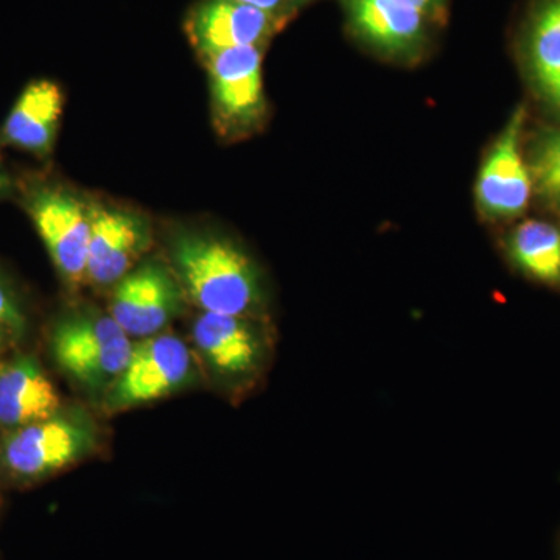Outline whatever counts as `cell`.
I'll return each instance as SVG.
<instances>
[{"instance_id":"obj_1","label":"cell","mask_w":560,"mask_h":560,"mask_svg":"<svg viewBox=\"0 0 560 560\" xmlns=\"http://www.w3.org/2000/svg\"><path fill=\"white\" fill-rule=\"evenodd\" d=\"M171 257L184 293L202 312L245 316L259 304L256 268L231 242L186 232L172 242Z\"/></svg>"},{"instance_id":"obj_2","label":"cell","mask_w":560,"mask_h":560,"mask_svg":"<svg viewBox=\"0 0 560 560\" xmlns=\"http://www.w3.org/2000/svg\"><path fill=\"white\" fill-rule=\"evenodd\" d=\"M131 338L113 316L81 312L61 319L51 352L62 371L91 393H108L132 352Z\"/></svg>"},{"instance_id":"obj_3","label":"cell","mask_w":560,"mask_h":560,"mask_svg":"<svg viewBox=\"0 0 560 560\" xmlns=\"http://www.w3.org/2000/svg\"><path fill=\"white\" fill-rule=\"evenodd\" d=\"M97 444V423L90 412L70 408L13 430L0 455L10 474L35 480L86 458Z\"/></svg>"},{"instance_id":"obj_4","label":"cell","mask_w":560,"mask_h":560,"mask_svg":"<svg viewBox=\"0 0 560 560\" xmlns=\"http://www.w3.org/2000/svg\"><path fill=\"white\" fill-rule=\"evenodd\" d=\"M194 359L186 342L171 334L143 338L132 346L130 360L106 393L109 411L128 410L164 399L189 385Z\"/></svg>"},{"instance_id":"obj_5","label":"cell","mask_w":560,"mask_h":560,"mask_svg":"<svg viewBox=\"0 0 560 560\" xmlns=\"http://www.w3.org/2000/svg\"><path fill=\"white\" fill-rule=\"evenodd\" d=\"M184 293L171 268L145 261L114 285L110 316L130 338L154 337L183 312Z\"/></svg>"},{"instance_id":"obj_6","label":"cell","mask_w":560,"mask_h":560,"mask_svg":"<svg viewBox=\"0 0 560 560\" xmlns=\"http://www.w3.org/2000/svg\"><path fill=\"white\" fill-rule=\"evenodd\" d=\"M25 208L62 278H86L91 215L83 202L60 187L40 186L27 195Z\"/></svg>"},{"instance_id":"obj_7","label":"cell","mask_w":560,"mask_h":560,"mask_svg":"<svg viewBox=\"0 0 560 560\" xmlns=\"http://www.w3.org/2000/svg\"><path fill=\"white\" fill-rule=\"evenodd\" d=\"M90 215L86 279L98 287L116 285L149 249V221L120 209L94 208Z\"/></svg>"},{"instance_id":"obj_8","label":"cell","mask_w":560,"mask_h":560,"mask_svg":"<svg viewBox=\"0 0 560 560\" xmlns=\"http://www.w3.org/2000/svg\"><path fill=\"white\" fill-rule=\"evenodd\" d=\"M278 25L276 14L242 0H201L190 11L187 35L201 57L215 51L259 47Z\"/></svg>"},{"instance_id":"obj_9","label":"cell","mask_w":560,"mask_h":560,"mask_svg":"<svg viewBox=\"0 0 560 560\" xmlns=\"http://www.w3.org/2000/svg\"><path fill=\"white\" fill-rule=\"evenodd\" d=\"M523 110L512 116L477 180L478 206L489 219H510L528 206L533 180L521 153Z\"/></svg>"},{"instance_id":"obj_10","label":"cell","mask_w":560,"mask_h":560,"mask_svg":"<svg viewBox=\"0 0 560 560\" xmlns=\"http://www.w3.org/2000/svg\"><path fill=\"white\" fill-rule=\"evenodd\" d=\"M210 92L221 120L246 127L264 109V77L259 47H238L205 57Z\"/></svg>"},{"instance_id":"obj_11","label":"cell","mask_w":560,"mask_h":560,"mask_svg":"<svg viewBox=\"0 0 560 560\" xmlns=\"http://www.w3.org/2000/svg\"><path fill=\"white\" fill-rule=\"evenodd\" d=\"M191 337L202 359L221 377H248L259 368L261 341L245 316L202 312L195 320Z\"/></svg>"},{"instance_id":"obj_12","label":"cell","mask_w":560,"mask_h":560,"mask_svg":"<svg viewBox=\"0 0 560 560\" xmlns=\"http://www.w3.org/2000/svg\"><path fill=\"white\" fill-rule=\"evenodd\" d=\"M60 411V394L33 357L0 364V427L16 430Z\"/></svg>"},{"instance_id":"obj_13","label":"cell","mask_w":560,"mask_h":560,"mask_svg":"<svg viewBox=\"0 0 560 560\" xmlns=\"http://www.w3.org/2000/svg\"><path fill=\"white\" fill-rule=\"evenodd\" d=\"M61 114L60 88L49 80L33 81L11 108L3 139L16 149L44 156L54 147Z\"/></svg>"},{"instance_id":"obj_14","label":"cell","mask_w":560,"mask_h":560,"mask_svg":"<svg viewBox=\"0 0 560 560\" xmlns=\"http://www.w3.org/2000/svg\"><path fill=\"white\" fill-rule=\"evenodd\" d=\"M348 9L355 31L377 49L400 54L422 39L425 16L396 0H349Z\"/></svg>"},{"instance_id":"obj_15","label":"cell","mask_w":560,"mask_h":560,"mask_svg":"<svg viewBox=\"0 0 560 560\" xmlns=\"http://www.w3.org/2000/svg\"><path fill=\"white\" fill-rule=\"evenodd\" d=\"M511 254L523 271L541 282H560V230L545 221H526L511 237Z\"/></svg>"},{"instance_id":"obj_16","label":"cell","mask_w":560,"mask_h":560,"mask_svg":"<svg viewBox=\"0 0 560 560\" xmlns=\"http://www.w3.org/2000/svg\"><path fill=\"white\" fill-rule=\"evenodd\" d=\"M530 61L540 88L560 73V0H552L537 20L530 40Z\"/></svg>"},{"instance_id":"obj_17","label":"cell","mask_w":560,"mask_h":560,"mask_svg":"<svg viewBox=\"0 0 560 560\" xmlns=\"http://www.w3.org/2000/svg\"><path fill=\"white\" fill-rule=\"evenodd\" d=\"M528 168L537 194L560 210V130H547L536 139Z\"/></svg>"},{"instance_id":"obj_18","label":"cell","mask_w":560,"mask_h":560,"mask_svg":"<svg viewBox=\"0 0 560 560\" xmlns=\"http://www.w3.org/2000/svg\"><path fill=\"white\" fill-rule=\"evenodd\" d=\"M27 329L24 308L13 290L0 279V353L20 345Z\"/></svg>"},{"instance_id":"obj_19","label":"cell","mask_w":560,"mask_h":560,"mask_svg":"<svg viewBox=\"0 0 560 560\" xmlns=\"http://www.w3.org/2000/svg\"><path fill=\"white\" fill-rule=\"evenodd\" d=\"M396 2L407 7V9L418 11L423 16L434 13L441 5V0H396Z\"/></svg>"},{"instance_id":"obj_20","label":"cell","mask_w":560,"mask_h":560,"mask_svg":"<svg viewBox=\"0 0 560 560\" xmlns=\"http://www.w3.org/2000/svg\"><path fill=\"white\" fill-rule=\"evenodd\" d=\"M242 2L256 7V9L268 11V13L276 14L285 5L287 0H242Z\"/></svg>"},{"instance_id":"obj_21","label":"cell","mask_w":560,"mask_h":560,"mask_svg":"<svg viewBox=\"0 0 560 560\" xmlns=\"http://www.w3.org/2000/svg\"><path fill=\"white\" fill-rule=\"evenodd\" d=\"M541 90H544L545 95L550 98L552 105L560 110V73L551 81H548L545 86H541Z\"/></svg>"},{"instance_id":"obj_22","label":"cell","mask_w":560,"mask_h":560,"mask_svg":"<svg viewBox=\"0 0 560 560\" xmlns=\"http://www.w3.org/2000/svg\"><path fill=\"white\" fill-rule=\"evenodd\" d=\"M10 189V178L7 172L3 171L2 162H0V197Z\"/></svg>"}]
</instances>
